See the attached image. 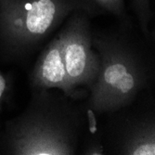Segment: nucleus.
Instances as JSON below:
<instances>
[{"label":"nucleus","mask_w":155,"mask_h":155,"mask_svg":"<svg viewBox=\"0 0 155 155\" xmlns=\"http://www.w3.org/2000/svg\"><path fill=\"white\" fill-rule=\"evenodd\" d=\"M94 2L117 17L124 16V0H94Z\"/></svg>","instance_id":"8"},{"label":"nucleus","mask_w":155,"mask_h":155,"mask_svg":"<svg viewBox=\"0 0 155 155\" xmlns=\"http://www.w3.org/2000/svg\"><path fill=\"white\" fill-rule=\"evenodd\" d=\"M32 91L58 89L74 100L78 94L70 84L62 59V42L57 34L43 49L29 75Z\"/></svg>","instance_id":"6"},{"label":"nucleus","mask_w":155,"mask_h":155,"mask_svg":"<svg viewBox=\"0 0 155 155\" xmlns=\"http://www.w3.org/2000/svg\"><path fill=\"white\" fill-rule=\"evenodd\" d=\"M75 100L52 89L33 91L25 110L7 122L0 149L13 155L76 154L84 124Z\"/></svg>","instance_id":"2"},{"label":"nucleus","mask_w":155,"mask_h":155,"mask_svg":"<svg viewBox=\"0 0 155 155\" xmlns=\"http://www.w3.org/2000/svg\"><path fill=\"white\" fill-rule=\"evenodd\" d=\"M106 127L103 145L110 154L154 155L155 114L154 109L125 107L114 112Z\"/></svg>","instance_id":"5"},{"label":"nucleus","mask_w":155,"mask_h":155,"mask_svg":"<svg viewBox=\"0 0 155 155\" xmlns=\"http://www.w3.org/2000/svg\"><path fill=\"white\" fill-rule=\"evenodd\" d=\"M92 45L101 66L89 89L87 110L111 114L134 104L155 78L150 37L126 30L92 32Z\"/></svg>","instance_id":"1"},{"label":"nucleus","mask_w":155,"mask_h":155,"mask_svg":"<svg viewBox=\"0 0 155 155\" xmlns=\"http://www.w3.org/2000/svg\"><path fill=\"white\" fill-rule=\"evenodd\" d=\"M83 0H0V54L11 61L31 56Z\"/></svg>","instance_id":"3"},{"label":"nucleus","mask_w":155,"mask_h":155,"mask_svg":"<svg viewBox=\"0 0 155 155\" xmlns=\"http://www.w3.org/2000/svg\"><path fill=\"white\" fill-rule=\"evenodd\" d=\"M132 7L137 16L141 33L146 37L153 36L150 31V22L151 21L150 0H132Z\"/></svg>","instance_id":"7"},{"label":"nucleus","mask_w":155,"mask_h":155,"mask_svg":"<svg viewBox=\"0 0 155 155\" xmlns=\"http://www.w3.org/2000/svg\"><path fill=\"white\" fill-rule=\"evenodd\" d=\"M84 12L86 11L74 12L60 32L65 70L70 84L77 94L78 87L91 88L101 66L92 45V28Z\"/></svg>","instance_id":"4"},{"label":"nucleus","mask_w":155,"mask_h":155,"mask_svg":"<svg viewBox=\"0 0 155 155\" xmlns=\"http://www.w3.org/2000/svg\"><path fill=\"white\" fill-rule=\"evenodd\" d=\"M9 89H10V84H9L8 78L6 75H4V74L0 71V115H1L4 103L6 102L8 97Z\"/></svg>","instance_id":"10"},{"label":"nucleus","mask_w":155,"mask_h":155,"mask_svg":"<svg viewBox=\"0 0 155 155\" xmlns=\"http://www.w3.org/2000/svg\"><path fill=\"white\" fill-rule=\"evenodd\" d=\"M105 147L101 138H86L84 142V149L82 154L86 155H103L105 153Z\"/></svg>","instance_id":"9"}]
</instances>
